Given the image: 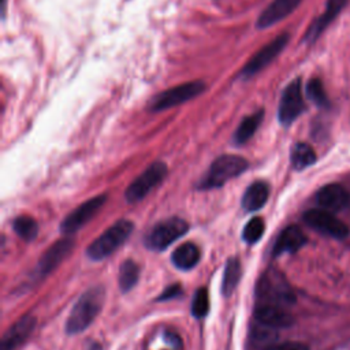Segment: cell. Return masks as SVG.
I'll use <instances>...</instances> for the list:
<instances>
[{
    "label": "cell",
    "instance_id": "cb8c5ba5",
    "mask_svg": "<svg viewBox=\"0 0 350 350\" xmlns=\"http://www.w3.org/2000/svg\"><path fill=\"white\" fill-rule=\"evenodd\" d=\"M239 279H241V264L237 258H230L226 264L224 273H223V283H221V291L226 297L232 294Z\"/></svg>",
    "mask_w": 350,
    "mask_h": 350
},
{
    "label": "cell",
    "instance_id": "9c48e42d",
    "mask_svg": "<svg viewBox=\"0 0 350 350\" xmlns=\"http://www.w3.org/2000/svg\"><path fill=\"white\" fill-rule=\"evenodd\" d=\"M304 108L305 103L302 97V83L301 79L297 78L291 81L282 93L278 109L279 122L283 126L291 124L302 113Z\"/></svg>",
    "mask_w": 350,
    "mask_h": 350
},
{
    "label": "cell",
    "instance_id": "484cf974",
    "mask_svg": "<svg viewBox=\"0 0 350 350\" xmlns=\"http://www.w3.org/2000/svg\"><path fill=\"white\" fill-rule=\"evenodd\" d=\"M265 226H264V220L261 217H253L247 221V224L243 227L242 231V238L246 243L252 245L256 243L264 234Z\"/></svg>",
    "mask_w": 350,
    "mask_h": 350
},
{
    "label": "cell",
    "instance_id": "d4e9b609",
    "mask_svg": "<svg viewBox=\"0 0 350 350\" xmlns=\"http://www.w3.org/2000/svg\"><path fill=\"white\" fill-rule=\"evenodd\" d=\"M14 231L18 234L19 238L23 241H33L37 237L38 226L37 221L30 216H19L12 223Z\"/></svg>",
    "mask_w": 350,
    "mask_h": 350
},
{
    "label": "cell",
    "instance_id": "ac0fdd59",
    "mask_svg": "<svg viewBox=\"0 0 350 350\" xmlns=\"http://www.w3.org/2000/svg\"><path fill=\"white\" fill-rule=\"evenodd\" d=\"M306 242V237L298 226L286 227L278 237L272 254L280 256L283 253H294L299 250Z\"/></svg>",
    "mask_w": 350,
    "mask_h": 350
},
{
    "label": "cell",
    "instance_id": "3957f363",
    "mask_svg": "<svg viewBox=\"0 0 350 350\" xmlns=\"http://www.w3.org/2000/svg\"><path fill=\"white\" fill-rule=\"evenodd\" d=\"M133 231V223L129 220H119L112 227L105 230L97 239L88 247L86 254L89 258L97 261L112 254L120 245L126 242Z\"/></svg>",
    "mask_w": 350,
    "mask_h": 350
},
{
    "label": "cell",
    "instance_id": "ffe728a7",
    "mask_svg": "<svg viewBox=\"0 0 350 350\" xmlns=\"http://www.w3.org/2000/svg\"><path fill=\"white\" fill-rule=\"evenodd\" d=\"M262 118H264V109H258L254 113L246 116L239 123V126L237 127V130L234 133V137H232L234 144L242 145L246 141H249L253 137V134L256 133V130L258 129V126L261 124Z\"/></svg>",
    "mask_w": 350,
    "mask_h": 350
},
{
    "label": "cell",
    "instance_id": "8992f818",
    "mask_svg": "<svg viewBox=\"0 0 350 350\" xmlns=\"http://www.w3.org/2000/svg\"><path fill=\"white\" fill-rule=\"evenodd\" d=\"M257 295L265 299V304L280 306L294 304L295 301L291 288L276 271H268L261 276L257 286Z\"/></svg>",
    "mask_w": 350,
    "mask_h": 350
},
{
    "label": "cell",
    "instance_id": "277c9868",
    "mask_svg": "<svg viewBox=\"0 0 350 350\" xmlns=\"http://www.w3.org/2000/svg\"><path fill=\"white\" fill-rule=\"evenodd\" d=\"M205 89H206V85L202 81H191V82L174 86L152 97V100L149 101V109L154 112L168 109L185 101H189L196 96H200L201 93L205 92Z\"/></svg>",
    "mask_w": 350,
    "mask_h": 350
},
{
    "label": "cell",
    "instance_id": "f1b7e54d",
    "mask_svg": "<svg viewBox=\"0 0 350 350\" xmlns=\"http://www.w3.org/2000/svg\"><path fill=\"white\" fill-rule=\"evenodd\" d=\"M264 350H309L308 346L299 342H283L278 345H269Z\"/></svg>",
    "mask_w": 350,
    "mask_h": 350
},
{
    "label": "cell",
    "instance_id": "8fae6325",
    "mask_svg": "<svg viewBox=\"0 0 350 350\" xmlns=\"http://www.w3.org/2000/svg\"><path fill=\"white\" fill-rule=\"evenodd\" d=\"M107 196L101 194L97 197H93L83 204H81L77 209H74L60 224V231L63 235H71L75 231H78L81 227H83L89 220L94 217V215L101 209V206L105 204Z\"/></svg>",
    "mask_w": 350,
    "mask_h": 350
},
{
    "label": "cell",
    "instance_id": "e0dca14e",
    "mask_svg": "<svg viewBox=\"0 0 350 350\" xmlns=\"http://www.w3.org/2000/svg\"><path fill=\"white\" fill-rule=\"evenodd\" d=\"M349 3V0H327L324 12L309 26L305 33L304 41L312 44L323 33V30L332 22V19L340 12V10Z\"/></svg>",
    "mask_w": 350,
    "mask_h": 350
},
{
    "label": "cell",
    "instance_id": "603a6c76",
    "mask_svg": "<svg viewBox=\"0 0 350 350\" xmlns=\"http://www.w3.org/2000/svg\"><path fill=\"white\" fill-rule=\"evenodd\" d=\"M139 278V267L133 260H126L119 267V287L123 293L130 291Z\"/></svg>",
    "mask_w": 350,
    "mask_h": 350
},
{
    "label": "cell",
    "instance_id": "9a60e30c",
    "mask_svg": "<svg viewBox=\"0 0 350 350\" xmlns=\"http://www.w3.org/2000/svg\"><path fill=\"white\" fill-rule=\"evenodd\" d=\"M254 319L269 328H287L293 324V316L286 312L280 305L273 304H262L256 308Z\"/></svg>",
    "mask_w": 350,
    "mask_h": 350
},
{
    "label": "cell",
    "instance_id": "f546056e",
    "mask_svg": "<svg viewBox=\"0 0 350 350\" xmlns=\"http://www.w3.org/2000/svg\"><path fill=\"white\" fill-rule=\"evenodd\" d=\"M180 294V286L179 284H172L170 287H167L163 294L159 297V301H163V299H171V298H175L176 295Z\"/></svg>",
    "mask_w": 350,
    "mask_h": 350
},
{
    "label": "cell",
    "instance_id": "30bf717a",
    "mask_svg": "<svg viewBox=\"0 0 350 350\" xmlns=\"http://www.w3.org/2000/svg\"><path fill=\"white\" fill-rule=\"evenodd\" d=\"M290 40V36L287 33H282L275 40H272L269 44L262 46L250 60L245 64V67L239 72L241 79H250L253 78L258 71L265 68L287 45Z\"/></svg>",
    "mask_w": 350,
    "mask_h": 350
},
{
    "label": "cell",
    "instance_id": "4fadbf2b",
    "mask_svg": "<svg viewBox=\"0 0 350 350\" xmlns=\"http://www.w3.org/2000/svg\"><path fill=\"white\" fill-rule=\"evenodd\" d=\"M34 328L36 317L31 314L23 316L4 334L0 343V350H15L31 335Z\"/></svg>",
    "mask_w": 350,
    "mask_h": 350
},
{
    "label": "cell",
    "instance_id": "83f0119b",
    "mask_svg": "<svg viewBox=\"0 0 350 350\" xmlns=\"http://www.w3.org/2000/svg\"><path fill=\"white\" fill-rule=\"evenodd\" d=\"M306 94L319 107H327L328 105V98H327L325 90H324L323 83H321L320 79L313 78V79H310L308 82V85H306Z\"/></svg>",
    "mask_w": 350,
    "mask_h": 350
},
{
    "label": "cell",
    "instance_id": "7c38bea8",
    "mask_svg": "<svg viewBox=\"0 0 350 350\" xmlns=\"http://www.w3.org/2000/svg\"><path fill=\"white\" fill-rule=\"evenodd\" d=\"M74 239L66 237L57 242H55L40 258L36 267V278H45L51 273L72 250Z\"/></svg>",
    "mask_w": 350,
    "mask_h": 350
},
{
    "label": "cell",
    "instance_id": "6da1fadb",
    "mask_svg": "<svg viewBox=\"0 0 350 350\" xmlns=\"http://www.w3.org/2000/svg\"><path fill=\"white\" fill-rule=\"evenodd\" d=\"M104 299L105 294L103 287H93L86 290L75 302L66 321L67 334L74 335L86 329L100 313Z\"/></svg>",
    "mask_w": 350,
    "mask_h": 350
},
{
    "label": "cell",
    "instance_id": "4dcf8cb0",
    "mask_svg": "<svg viewBox=\"0 0 350 350\" xmlns=\"http://www.w3.org/2000/svg\"><path fill=\"white\" fill-rule=\"evenodd\" d=\"M86 350H103V349H101V345H100V343L93 342V343H92Z\"/></svg>",
    "mask_w": 350,
    "mask_h": 350
},
{
    "label": "cell",
    "instance_id": "d6a6232c",
    "mask_svg": "<svg viewBox=\"0 0 350 350\" xmlns=\"http://www.w3.org/2000/svg\"><path fill=\"white\" fill-rule=\"evenodd\" d=\"M172 350H175V349H172Z\"/></svg>",
    "mask_w": 350,
    "mask_h": 350
},
{
    "label": "cell",
    "instance_id": "d6986e66",
    "mask_svg": "<svg viewBox=\"0 0 350 350\" xmlns=\"http://www.w3.org/2000/svg\"><path fill=\"white\" fill-rule=\"evenodd\" d=\"M268 196H269L268 185L262 180H257L246 189L242 197V206L249 212L257 211L261 206H264V204L268 200Z\"/></svg>",
    "mask_w": 350,
    "mask_h": 350
},
{
    "label": "cell",
    "instance_id": "5b68a950",
    "mask_svg": "<svg viewBox=\"0 0 350 350\" xmlns=\"http://www.w3.org/2000/svg\"><path fill=\"white\" fill-rule=\"evenodd\" d=\"M189 230V224L180 217H170L157 223L145 237V246L150 250H164Z\"/></svg>",
    "mask_w": 350,
    "mask_h": 350
},
{
    "label": "cell",
    "instance_id": "7a4b0ae2",
    "mask_svg": "<svg viewBox=\"0 0 350 350\" xmlns=\"http://www.w3.org/2000/svg\"><path fill=\"white\" fill-rule=\"evenodd\" d=\"M246 168L247 161L243 157L235 154H223L211 164L206 174L201 178L198 189L206 190L220 187L230 179L245 172Z\"/></svg>",
    "mask_w": 350,
    "mask_h": 350
},
{
    "label": "cell",
    "instance_id": "7402d4cb",
    "mask_svg": "<svg viewBox=\"0 0 350 350\" xmlns=\"http://www.w3.org/2000/svg\"><path fill=\"white\" fill-rule=\"evenodd\" d=\"M291 164L295 170L301 171L312 165L316 161V153L313 148L305 142H298L291 149Z\"/></svg>",
    "mask_w": 350,
    "mask_h": 350
},
{
    "label": "cell",
    "instance_id": "2e32d148",
    "mask_svg": "<svg viewBox=\"0 0 350 350\" xmlns=\"http://www.w3.org/2000/svg\"><path fill=\"white\" fill-rule=\"evenodd\" d=\"M302 0H273L257 18L256 26L258 29H267L286 16H288Z\"/></svg>",
    "mask_w": 350,
    "mask_h": 350
},
{
    "label": "cell",
    "instance_id": "ba28073f",
    "mask_svg": "<svg viewBox=\"0 0 350 350\" xmlns=\"http://www.w3.org/2000/svg\"><path fill=\"white\" fill-rule=\"evenodd\" d=\"M167 175V165L161 161L150 164L126 190V200L130 204L145 198L152 189H154Z\"/></svg>",
    "mask_w": 350,
    "mask_h": 350
},
{
    "label": "cell",
    "instance_id": "1f68e13d",
    "mask_svg": "<svg viewBox=\"0 0 350 350\" xmlns=\"http://www.w3.org/2000/svg\"><path fill=\"white\" fill-rule=\"evenodd\" d=\"M5 1L7 0H3V14H4V10H5Z\"/></svg>",
    "mask_w": 350,
    "mask_h": 350
},
{
    "label": "cell",
    "instance_id": "4316f807",
    "mask_svg": "<svg viewBox=\"0 0 350 350\" xmlns=\"http://www.w3.org/2000/svg\"><path fill=\"white\" fill-rule=\"evenodd\" d=\"M209 310V297L206 288L201 287L194 293L193 301H191V313L194 317H204L206 316Z\"/></svg>",
    "mask_w": 350,
    "mask_h": 350
},
{
    "label": "cell",
    "instance_id": "52a82bcc",
    "mask_svg": "<svg viewBox=\"0 0 350 350\" xmlns=\"http://www.w3.org/2000/svg\"><path fill=\"white\" fill-rule=\"evenodd\" d=\"M304 221L314 231L335 239H343L349 235V227L332 212L323 208L306 211L304 213Z\"/></svg>",
    "mask_w": 350,
    "mask_h": 350
},
{
    "label": "cell",
    "instance_id": "5bb4252c",
    "mask_svg": "<svg viewBox=\"0 0 350 350\" xmlns=\"http://www.w3.org/2000/svg\"><path fill=\"white\" fill-rule=\"evenodd\" d=\"M316 202L325 211L336 212L349 204V193L338 183H328L316 193Z\"/></svg>",
    "mask_w": 350,
    "mask_h": 350
},
{
    "label": "cell",
    "instance_id": "44dd1931",
    "mask_svg": "<svg viewBox=\"0 0 350 350\" xmlns=\"http://www.w3.org/2000/svg\"><path fill=\"white\" fill-rule=\"evenodd\" d=\"M198 261H200V250L191 242L182 243L172 253V262L179 269H191Z\"/></svg>",
    "mask_w": 350,
    "mask_h": 350
}]
</instances>
